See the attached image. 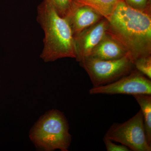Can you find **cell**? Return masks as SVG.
Listing matches in <instances>:
<instances>
[{
    "label": "cell",
    "mask_w": 151,
    "mask_h": 151,
    "mask_svg": "<svg viewBox=\"0 0 151 151\" xmlns=\"http://www.w3.org/2000/svg\"><path fill=\"white\" fill-rule=\"evenodd\" d=\"M107 19L106 33L122 45L133 63L151 55V14L132 8L122 1Z\"/></svg>",
    "instance_id": "6da1fadb"
},
{
    "label": "cell",
    "mask_w": 151,
    "mask_h": 151,
    "mask_svg": "<svg viewBox=\"0 0 151 151\" xmlns=\"http://www.w3.org/2000/svg\"><path fill=\"white\" fill-rule=\"evenodd\" d=\"M37 20L44 32L40 57L49 62L65 58H76L75 39L67 19L59 16L50 0L38 6Z\"/></svg>",
    "instance_id": "7a4b0ae2"
},
{
    "label": "cell",
    "mask_w": 151,
    "mask_h": 151,
    "mask_svg": "<svg viewBox=\"0 0 151 151\" xmlns=\"http://www.w3.org/2000/svg\"><path fill=\"white\" fill-rule=\"evenodd\" d=\"M30 137L37 146L48 151H67L71 140L67 120L57 110H53L40 120Z\"/></svg>",
    "instance_id": "3957f363"
},
{
    "label": "cell",
    "mask_w": 151,
    "mask_h": 151,
    "mask_svg": "<svg viewBox=\"0 0 151 151\" xmlns=\"http://www.w3.org/2000/svg\"><path fill=\"white\" fill-rule=\"evenodd\" d=\"M79 63L88 73L93 87L112 83L135 69L134 63L128 56L113 60L86 57Z\"/></svg>",
    "instance_id": "277c9868"
},
{
    "label": "cell",
    "mask_w": 151,
    "mask_h": 151,
    "mask_svg": "<svg viewBox=\"0 0 151 151\" xmlns=\"http://www.w3.org/2000/svg\"><path fill=\"white\" fill-rule=\"evenodd\" d=\"M105 137L127 146L131 151H151V145L147 139L140 110L124 123H113Z\"/></svg>",
    "instance_id": "5b68a950"
},
{
    "label": "cell",
    "mask_w": 151,
    "mask_h": 151,
    "mask_svg": "<svg viewBox=\"0 0 151 151\" xmlns=\"http://www.w3.org/2000/svg\"><path fill=\"white\" fill-rule=\"evenodd\" d=\"M89 94H137L151 95V80L145 76L134 70L118 80L103 86L93 87L89 90Z\"/></svg>",
    "instance_id": "8992f818"
},
{
    "label": "cell",
    "mask_w": 151,
    "mask_h": 151,
    "mask_svg": "<svg viewBox=\"0 0 151 151\" xmlns=\"http://www.w3.org/2000/svg\"><path fill=\"white\" fill-rule=\"evenodd\" d=\"M108 25V20L104 18L74 37L76 61L80 62L90 55L106 33Z\"/></svg>",
    "instance_id": "52a82bcc"
},
{
    "label": "cell",
    "mask_w": 151,
    "mask_h": 151,
    "mask_svg": "<svg viewBox=\"0 0 151 151\" xmlns=\"http://www.w3.org/2000/svg\"><path fill=\"white\" fill-rule=\"evenodd\" d=\"M104 17L89 6H76L65 18L68 22L74 37L84 30L97 23Z\"/></svg>",
    "instance_id": "ba28073f"
},
{
    "label": "cell",
    "mask_w": 151,
    "mask_h": 151,
    "mask_svg": "<svg viewBox=\"0 0 151 151\" xmlns=\"http://www.w3.org/2000/svg\"><path fill=\"white\" fill-rule=\"evenodd\" d=\"M125 56H127V54L124 47L106 33L89 56L103 60H113Z\"/></svg>",
    "instance_id": "9c48e42d"
},
{
    "label": "cell",
    "mask_w": 151,
    "mask_h": 151,
    "mask_svg": "<svg viewBox=\"0 0 151 151\" xmlns=\"http://www.w3.org/2000/svg\"><path fill=\"white\" fill-rule=\"evenodd\" d=\"M75 6H87L108 19L118 4L123 0H73Z\"/></svg>",
    "instance_id": "30bf717a"
},
{
    "label": "cell",
    "mask_w": 151,
    "mask_h": 151,
    "mask_svg": "<svg viewBox=\"0 0 151 151\" xmlns=\"http://www.w3.org/2000/svg\"><path fill=\"white\" fill-rule=\"evenodd\" d=\"M133 96L140 107L147 139L151 145V95L139 94Z\"/></svg>",
    "instance_id": "8fae6325"
},
{
    "label": "cell",
    "mask_w": 151,
    "mask_h": 151,
    "mask_svg": "<svg viewBox=\"0 0 151 151\" xmlns=\"http://www.w3.org/2000/svg\"><path fill=\"white\" fill-rule=\"evenodd\" d=\"M58 13L63 18L68 16L75 7L73 0H50Z\"/></svg>",
    "instance_id": "7c38bea8"
},
{
    "label": "cell",
    "mask_w": 151,
    "mask_h": 151,
    "mask_svg": "<svg viewBox=\"0 0 151 151\" xmlns=\"http://www.w3.org/2000/svg\"><path fill=\"white\" fill-rule=\"evenodd\" d=\"M135 68L151 79V55L140 58L134 62Z\"/></svg>",
    "instance_id": "4fadbf2b"
},
{
    "label": "cell",
    "mask_w": 151,
    "mask_h": 151,
    "mask_svg": "<svg viewBox=\"0 0 151 151\" xmlns=\"http://www.w3.org/2000/svg\"><path fill=\"white\" fill-rule=\"evenodd\" d=\"M132 8L151 14V0H123Z\"/></svg>",
    "instance_id": "5bb4252c"
},
{
    "label": "cell",
    "mask_w": 151,
    "mask_h": 151,
    "mask_svg": "<svg viewBox=\"0 0 151 151\" xmlns=\"http://www.w3.org/2000/svg\"><path fill=\"white\" fill-rule=\"evenodd\" d=\"M103 141L106 150L108 151H131L127 146L122 145H116L113 142V141L106 137H104Z\"/></svg>",
    "instance_id": "9a60e30c"
}]
</instances>
